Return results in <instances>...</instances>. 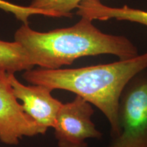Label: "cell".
Segmentation results:
<instances>
[{
    "label": "cell",
    "mask_w": 147,
    "mask_h": 147,
    "mask_svg": "<svg viewBox=\"0 0 147 147\" xmlns=\"http://www.w3.org/2000/svg\"><path fill=\"white\" fill-rule=\"evenodd\" d=\"M14 41L22 46L33 65L43 69L61 68L84 57L111 55L127 59L139 55L127 37L102 32L85 17L73 26L48 32H36L23 24L15 32Z\"/></svg>",
    "instance_id": "obj_1"
},
{
    "label": "cell",
    "mask_w": 147,
    "mask_h": 147,
    "mask_svg": "<svg viewBox=\"0 0 147 147\" xmlns=\"http://www.w3.org/2000/svg\"><path fill=\"white\" fill-rule=\"evenodd\" d=\"M147 68V51L127 59L78 68L25 71L23 77L32 84H41L75 93L98 108L110 127V137L120 133L118 119L119 100L133 76Z\"/></svg>",
    "instance_id": "obj_2"
},
{
    "label": "cell",
    "mask_w": 147,
    "mask_h": 147,
    "mask_svg": "<svg viewBox=\"0 0 147 147\" xmlns=\"http://www.w3.org/2000/svg\"><path fill=\"white\" fill-rule=\"evenodd\" d=\"M120 133L106 147H147V68L127 82L119 103Z\"/></svg>",
    "instance_id": "obj_3"
},
{
    "label": "cell",
    "mask_w": 147,
    "mask_h": 147,
    "mask_svg": "<svg viewBox=\"0 0 147 147\" xmlns=\"http://www.w3.org/2000/svg\"><path fill=\"white\" fill-rule=\"evenodd\" d=\"M92 104L79 95L63 104L53 127L58 147H89L87 140L102 139L103 134L91 120Z\"/></svg>",
    "instance_id": "obj_4"
},
{
    "label": "cell",
    "mask_w": 147,
    "mask_h": 147,
    "mask_svg": "<svg viewBox=\"0 0 147 147\" xmlns=\"http://www.w3.org/2000/svg\"><path fill=\"white\" fill-rule=\"evenodd\" d=\"M46 132L18 103L8 74L0 72V141L5 144L17 145L23 137H33Z\"/></svg>",
    "instance_id": "obj_5"
},
{
    "label": "cell",
    "mask_w": 147,
    "mask_h": 147,
    "mask_svg": "<svg viewBox=\"0 0 147 147\" xmlns=\"http://www.w3.org/2000/svg\"><path fill=\"white\" fill-rule=\"evenodd\" d=\"M8 78L16 99L23 102L24 111L46 131L53 128L63 104L52 96V90L41 84L24 85L14 74H8Z\"/></svg>",
    "instance_id": "obj_6"
},
{
    "label": "cell",
    "mask_w": 147,
    "mask_h": 147,
    "mask_svg": "<svg viewBox=\"0 0 147 147\" xmlns=\"http://www.w3.org/2000/svg\"><path fill=\"white\" fill-rule=\"evenodd\" d=\"M76 14L91 21H106L110 19L136 23L147 27V11L125 5L111 7L103 4L100 0H84L77 8Z\"/></svg>",
    "instance_id": "obj_7"
},
{
    "label": "cell",
    "mask_w": 147,
    "mask_h": 147,
    "mask_svg": "<svg viewBox=\"0 0 147 147\" xmlns=\"http://www.w3.org/2000/svg\"><path fill=\"white\" fill-rule=\"evenodd\" d=\"M34 67L22 46L15 41L0 40V72L15 74L29 70Z\"/></svg>",
    "instance_id": "obj_8"
},
{
    "label": "cell",
    "mask_w": 147,
    "mask_h": 147,
    "mask_svg": "<svg viewBox=\"0 0 147 147\" xmlns=\"http://www.w3.org/2000/svg\"><path fill=\"white\" fill-rule=\"evenodd\" d=\"M84 0H33L29 6L50 14L51 17L71 18L72 11Z\"/></svg>",
    "instance_id": "obj_9"
},
{
    "label": "cell",
    "mask_w": 147,
    "mask_h": 147,
    "mask_svg": "<svg viewBox=\"0 0 147 147\" xmlns=\"http://www.w3.org/2000/svg\"><path fill=\"white\" fill-rule=\"evenodd\" d=\"M0 9L12 14L18 20L23 22L25 25L29 24V18L33 15H44L51 17L50 14L40 9L33 8L28 6H23L14 4L5 0H0Z\"/></svg>",
    "instance_id": "obj_10"
}]
</instances>
